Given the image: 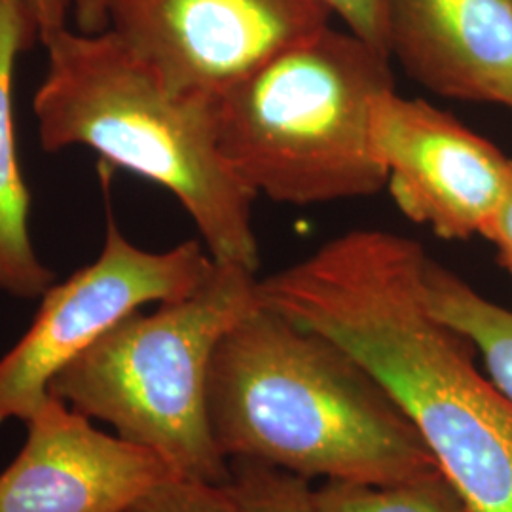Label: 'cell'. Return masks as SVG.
I'll return each mask as SVG.
<instances>
[{
	"label": "cell",
	"instance_id": "cell-1",
	"mask_svg": "<svg viewBox=\"0 0 512 512\" xmlns=\"http://www.w3.org/2000/svg\"><path fill=\"white\" fill-rule=\"evenodd\" d=\"M427 258L401 234L351 230L258 279V296L384 385L471 512H512V403L476 370L475 348L429 310Z\"/></svg>",
	"mask_w": 512,
	"mask_h": 512
},
{
	"label": "cell",
	"instance_id": "cell-2",
	"mask_svg": "<svg viewBox=\"0 0 512 512\" xmlns=\"http://www.w3.org/2000/svg\"><path fill=\"white\" fill-rule=\"evenodd\" d=\"M207 416L228 461H258L308 480L397 484L440 469L365 366L262 300L215 348Z\"/></svg>",
	"mask_w": 512,
	"mask_h": 512
},
{
	"label": "cell",
	"instance_id": "cell-3",
	"mask_svg": "<svg viewBox=\"0 0 512 512\" xmlns=\"http://www.w3.org/2000/svg\"><path fill=\"white\" fill-rule=\"evenodd\" d=\"M44 46L48 71L33 101L44 150L92 148L103 164L160 184L215 262L256 274V194L220 148L217 99L171 92L109 29L65 27Z\"/></svg>",
	"mask_w": 512,
	"mask_h": 512
},
{
	"label": "cell",
	"instance_id": "cell-4",
	"mask_svg": "<svg viewBox=\"0 0 512 512\" xmlns=\"http://www.w3.org/2000/svg\"><path fill=\"white\" fill-rule=\"evenodd\" d=\"M389 57L330 25L217 95L219 143L256 196L308 207L378 194L372 139Z\"/></svg>",
	"mask_w": 512,
	"mask_h": 512
},
{
	"label": "cell",
	"instance_id": "cell-5",
	"mask_svg": "<svg viewBox=\"0 0 512 512\" xmlns=\"http://www.w3.org/2000/svg\"><path fill=\"white\" fill-rule=\"evenodd\" d=\"M258 302L256 274L215 262L198 291L116 323L55 376L50 393L158 454L177 475L226 484L230 465L211 433L207 376L220 338Z\"/></svg>",
	"mask_w": 512,
	"mask_h": 512
},
{
	"label": "cell",
	"instance_id": "cell-6",
	"mask_svg": "<svg viewBox=\"0 0 512 512\" xmlns=\"http://www.w3.org/2000/svg\"><path fill=\"white\" fill-rule=\"evenodd\" d=\"M213 268L200 241L154 253L109 219L99 256L42 294L35 321L0 359V425L12 418L27 423L50 399L55 376L116 323L152 302L186 298Z\"/></svg>",
	"mask_w": 512,
	"mask_h": 512
},
{
	"label": "cell",
	"instance_id": "cell-7",
	"mask_svg": "<svg viewBox=\"0 0 512 512\" xmlns=\"http://www.w3.org/2000/svg\"><path fill=\"white\" fill-rule=\"evenodd\" d=\"M323 0H109V31L175 93L217 97L330 25Z\"/></svg>",
	"mask_w": 512,
	"mask_h": 512
},
{
	"label": "cell",
	"instance_id": "cell-8",
	"mask_svg": "<svg viewBox=\"0 0 512 512\" xmlns=\"http://www.w3.org/2000/svg\"><path fill=\"white\" fill-rule=\"evenodd\" d=\"M372 139L403 215L442 239L482 236L507 190L512 158L450 112L395 88L374 105Z\"/></svg>",
	"mask_w": 512,
	"mask_h": 512
},
{
	"label": "cell",
	"instance_id": "cell-9",
	"mask_svg": "<svg viewBox=\"0 0 512 512\" xmlns=\"http://www.w3.org/2000/svg\"><path fill=\"white\" fill-rule=\"evenodd\" d=\"M171 476L179 475L158 454L99 431L50 395L0 475V512H126Z\"/></svg>",
	"mask_w": 512,
	"mask_h": 512
},
{
	"label": "cell",
	"instance_id": "cell-10",
	"mask_svg": "<svg viewBox=\"0 0 512 512\" xmlns=\"http://www.w3.org/2000/svg\"><path fill=\"white\" fill-rule=\"evenodd\" d=\"M387 52L437 95L512 110V0H385Z\"/></svg>",
	"mask_w": 512,
	"mask_h": 512
},
{
	"label": "cell",
	"instance_id": "cell-11",
	"mask_svg": "<svg viewBox=\"0 0 512 512\" xmlns=\"http://www.w3.org/2000/svg\"><path fill=\"white\" fill-rule=\"evenodd\" d=\"M37 31L25 0H0V291L42 298L54 274L38 258L29 230L31 200L19 169L14 124V76L19 54Z\"/></svg>",
	"mask_w": 512,
	"mask_h": 512
},
{
	"label": "cell",
	"instance_id": "cell-12",
	"mask_svg": "<svg viewBox=\"0 0 512 512\" xmlns=\"http://www.w3.org/2000/svg\"><path fill=\"white\" fill-rule=\"evenodd\" d=\"M425 302L480 353L490 382L512 403V311L501 308L433 258L423 270Z\"/></svg>",
	"mask_w": 512,
	"mask_h": 512
},
{
	"label": "cell",
	"instance_id": "cell-13",
	"mask_svg": "<svg viewBox=\"0 0 512 512\" xmlns=\"http://www.w3.org/2000/svg\"><path fill=\"white\" fill-rule=\"evenodd\" d=\"M313 499L317 512H471L440 469L397 484L325 480Z\"/></svg>",
	"mask_w": 512,
	"mask_h": 512
},
{
	"label": "cell",
	"instance_id": "cell-14",
	"mask_svg": "<svg viewBox=\"0 0 512 512\" xmlns=\"http://www.w3.org/2000/svg\"><path fill=\"white\" fill-rule=\"evenodd\" d=\"M226 482L239 512H317L310 480L249 459H232Z\"/></svg>",
	"mask_w": 512,
	"mask_h": 512
},
{
	"label": "cell",
	"instance_id": "cell-15",
	"mask_svg": "<svg viewBox=\"0 0 512 512\" xmlns=\"http://www.w3.org/2000/svg\"><path fill=\"white\" fill-rule=\"evenodd\" d=\"M126 512H239L226 484L171 476L141 495Z\"/></svg>",
	"mask_w": 512,
	"mask_h": 512
},
{
	"label": "cell",
	"instance_id": "cell-16",
	"mask_svg": "<svg viewBox=\"0 0 512 512\" xmlns=\"http://www.w3.org/2000/svg\"><path fill=\"white\" fill-rule=\"evenodd\" d=\"M323 2L329 6L332 16H338L346 23L349 33L365 40L368 46L389 57L385 0H323Z\"/></svg>",
	"mask_w": 512,
	"mask_h": 512
},
{
	"label": "cell",
	"instance_id": "cell-17",
	"mask_svg": "<svg viewBox=\"0 0 512 512\" xmlns=\"http://www.w3.org/2000/svg\"><path fill=\"white\" fill-rule=\"evenodd\" d=\"M482 236L492 241L497 249L499 264L512 277V167L507 190L497 205V209L482 230Z\"/></svg>",
	"mask_w": 512,
	"mask_h": 512
},
{
	"label": "cell",
	"instance_id": "cell-18",
	"mask_svg": "<svg viewBox=\"0 0 512 512\" xmlns=\"http://www.w3.org/2000/svg\"><path fill=\"white\" fill-rule=\"evenodd\" d=\"M25 6L42 44L67 27L71 0H25Z\"/></svg>",
	"mask_w": 512,
	"mask_h": 512
},
{
	"label": "cell",
	"instance_id": "cell-19",
	"mask_svg": "<svg viewBox=\"0 0 512 512\" xmlns=\"http://www.w3.org/2000/svg\"><path fill=\"white\" fill-rule=\"evenodd\" d=\"M107 4L109 0H71V12L78 31L86 35L107 31Z\"/></svg>",
	"mask_w": 512,
	"mask_h": 512
}]
</instances>
